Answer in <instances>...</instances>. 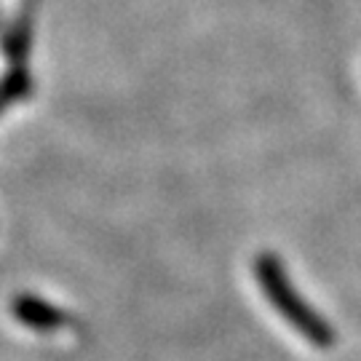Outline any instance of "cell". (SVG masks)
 <instances>
[{
	"label": "cell",
	"mask_w": 361,
	"mask_h": 361,
	"mask_svg": "<svg viewBox=\"0 0 361 361\" xmlns=\"http://www.w3.org/2000/svg\"><path fill=\"white\" fill-rule=\"evenodd\" d=\"M255 273H257V284L265 292L268 302L295 326L300 335L305 337L308 343H313V345H319V348L332 345L335 335H332L329 324L324 322L322 316L300 297V292L292 286V281H289V276H286L279 259L268 255V252L259 255L255 259Z\"/></svg>",
	"instance_id": "1"
},
{
	"label": "cell",
	"mask_w": 361,
	"mask_h": 361,
	"mask_svg": "<svg viewBox=\"0 0 361 361\" xmlns=\"http://www.w3.org/2000/svg\"><path fill=\"white\" fill-rule=\"evenodd\" d=\"M11 310L19 322L30 329H35V332H54V329H62L67 324V316L62 310L32 295L16 297L11 302Z\"/></svg>",
	"instance_id": "2"
}]
</instances>
